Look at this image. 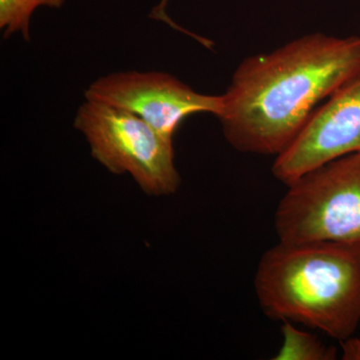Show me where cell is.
Listing matches in <instances>:
<instances>
[{"label": "cell", "mask_w": 360, "mask_h": 360, "mask_svg": "<svg viewBox=\"0 0 360 360\" xmlns=\"http://www.w3.org/2000/svg\"><path fill=\"white\" fill-rule=\"evenodd\" d=\"M360 77V37L307 34L245 59L221 96L226 141L241 153L279 155L319 104Z\"/></svg>", "instance_id": "1"}, {"label": "cell", "mask_w": 360, "mask_h": 360, "mask_svg": "<svg viewBox=\"0 0 360 360\" xmlns=\"http://www.w3.org/2000/svg\"><path fill=\"white\" fill-rule=\"evenodd\" d=\"M255 286L270 319L347 340L360 322V243L279 241L262 255Z\"/></svg>", "instance_id": "2"}, {"label": "cell", "mask_w": 360, "mask_h": 360, "mask_svg": "<svg viewBox=\"0 0 360 360\" xmlns=\"http://www.w3.org/2000/svg\"><path fill=\"white\" fill-rule=\"evenodd\" d=\"M288 186L274 219L279 241L360 243V153L315 167Z\"/></svg>", "instance_id": "3"}, {"label": "cell", "mask_w": 360, "mask_h": 360, "mask_svg": "<svg viewBox=\"0 0 360 360\" xmlns=\"http://www.w3.org/2000/svg\"><path fill=\"white\" fill-rule=\"evenodd\" d=\"M75 127L89 142L92 158L111 174L131 175L151 196L169 195L179 188L174 139L139 116L85 99L77 110Z\"/></svg>", "instance_id": "4"}, {"label": "cell", "mask_w": 360, "mask_h": 360, "mask_svg": "<svg viewBox=\"0 0 360 360\" xmlns=\"http://www.w3.org/2000/svg\"><path fill=\"white\" fill-rule=\"evenodd\" d=\"M86 101L129 111L156 131L174 139L188 116L221 110V96L200 94L174 75L163 72L111 73L99 77L84 92Z\"/></svg>", "instance_id": "5"}, {"label": "cell", "mask_w": 360, "mask_h": 360, "mask_svg": "<svg viewBox=\"0 0 360 360\" xmlns=\"http://www.w3.org/2000/svg\"><path fill=\"white\" fill-rule=\"evenodd\" d=\"M360 153V77L326 99L295 141L276 156L272 172L288 186L315 167Z\"/></svg>", "instance_id": "6"}, {"label": "cell", "mask_w": 360, "mask_h": 360, "mask_svg": "<svg viewBox=\"0 0 360 360\" xmlns=\"http://www.w3.org/2000/svg\"><path fill=\"white\" fill-rule=\"evenodd\" d=\"M283 345L276 360H333L336 359V348L328 347L316 336L296 328L290 321L281 326Z\"/></svg>", "instance_id": "7"}, {"label": "cell", "mask_w": 360, "mask_h": 360, "mask_svg": "<svg viewBox=\"0 0 360 360\" xmlns=\"http://www.w3.org/2000/svg\"><path fill=\"white\" fill-rule=\"evenodd\" d=\"M65 0H0V30L4 37L13 34L30 41V20L33 13L41 6L60 8Z\"/></svg>", "instance_id": "8"}, {"label": "cell", "mask_w": 360, "mask_h": 360, "mask_svg": "<svg viewBox=\"0 0 360 360\" xmlns=\"http://www.w3.org/2000/svg\"><path fill=\"white\" fill-rule=\"evenodd\" d=\"M342 347V359L347 360H360V340L359 338H347L340 341Z\"/></svg>", "instance_id": "9"}]
</instances>
